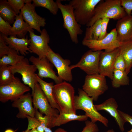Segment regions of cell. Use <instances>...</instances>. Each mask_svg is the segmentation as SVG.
<instances>
[{"mask_svg": "<svg viewBox=\"0 0 132 132\" xmlns=\"http://www.w3.org/2000/svg\"><path fill=\"white\" fill-rule=\"evenodd\" d=\"M85 126L81 132H98L99 129L97 124L91 121H85Z\"/></svg>", "mask_w": 132, "mask_h": 132, "instance_id": "cell-35", "label": "cell"}, {"mask_svg": "<svg viewBox=\"0 0 132 132\" xmlns=\"http://www.w3.org/2000/svg\"><path fill=\"white\" fill-rule=\"evenodd\" d=\"M32 1L35 7L45 8L54 15L57 14L59 9L56 2L53 0H33Z\"/></svg>", "mask_w": 132, "mask_h": 132, "instance_id": "cell-30", "label": "cell"}, {"mask_svg": "<svg viewBox=\"0 0 132 132\" xmlns=\"http://www.w3.org/2000/svg\"><path fill=\"white\" fill-rule=\"evenodd\" d=\"M78 95L75 96V106L76 110H82L85 112V115L94 123L99 121L105 126H108L109 121L96 110L93 103V99L89 97L83 90L78 89Z\"/></svg>", "mask_w": 132, "mask_h": 132, "instance_id": "cell-3", "label": "cell"}, {"mask_svg": "<svg viewBox=\"0 0 132 132\" xmlns=\"http://www.w3.org/2000/svg\"><path fill=\"white\" fill-rule=\"evenodd\" d=\"M38 83L47 98L51 107L58 110L60 112V109L58 105L56 102L54 96L53 89L54 85L53 82L48 83L39 78L36 75Z\"/></svg>", "mask_w": 132, "mask_h": 132, "instance_id": "cell-22", "label": "cell"}, {"mask_svg": "<svg viewBox=\"0 0 132 132\" xmlns=\"http://www.w3.org/2000/svg\"><path fill=\"white\" fill-rule=\"evenodd\" d=\"M3 35L5 41L8 46L15 50L19 55L25 56L29 52L32 53L28 47L30 40L27 35L26 37L20 38L12 36L9 37Z\"/></svg>", "mask_w": 132, "mask_h": 132, "instance_id": "cell-20", "label": "cell"}, {"mask_svg": "<svg viewBox=\"0 0 132 132\" xmlns=\"http://www.w3.org/2000/svg\"><path fill=\"white\" fill-rule=\"evenodd\" d=\"M9 47L7 45L2 34L0 33V57L1 58L8 53Z\"/></svg>", "mask_w": 132, "mask_h": 132, "instance_id": "cell-36", "label": "cell"}, {"mask_svg": "<svg viewBox=\"0 0 132 132\" xmlns=\"http://www.w3.org/2000/svg\"><path fill=\"white\" fill-rule=\"evenodd\" d=\"M120 52L119 47L110 52L101 51L99 63V74L112 79L114 64Z\"/></svg>", "mask_w": 132, "mask_h": 132, "instance_id": "cell-16", "label": "cell"}, {"mask_svg": "<svg viewBox=\"0 0 132 132\" xmlns=\"http://www.w3.org/2000/svg\"><path fill=\"white\" fill-rule=\"evenodd\" d=\"M9 66H0V86L8 84L15 78Z\"/></svg>", "mask_w": 132, "mask_h": 132, "instance_id": "cell-29", "label": "cell"}, {"mask_svg": "<svg viewBox=\"0 0 132 132\" xmlns=\"http://www.w3.org/2000/svg\"><path fill=\"white\" fill-rule=\"evenodd\" d=\"M30 31L34 30L24 20L21 12L16 17L15 21L13 24L9 36L20 38H24L25 37L27 32Z\"/></svg>", "mask_w": 132, "mask_h": 132, "instance_id": "cell-21", "label": "cell"}, {"mask_svg": "<svg viewBox=\"0 0 132 132\" xmlns=\"http://www.w3.org/2000/svg\"><path fill=\"white\" fill-rule=\"evenodd\" d=\"M105 132H115L113 129H110L108 130Z\"/></svg>", "mask_w": 132, "mask_h": 132, "instance_id": "cell-44", "label": "cell"}, {"mask_svg": "<svg viewBox=\"0 0 132 132\" xmlns=\"http://www.w3.org/2000/svg\"><path fill=\"white\" fill-rule=\"evenodd\" d=\"M102 0H72L69 4L73 7L77 22L86 25L92 17L95 8Z\"/></svg>", "mask_w": 132, "mask_h": 132, "instance_id": "cell-5", "label": "cell"}, {"mask_svg": "<svg viewBox=\"0 0 132 132\" xmlns=\"http://www.w3.org/2000/svg\"><path fill=\"white\" fill-rule=\"evenodd\" d=\"M4 132H15V131L11 129H8L6 130Z\"/></svg>", "mask_w": 132, "mask_h": 132, "instance_id": "cell-43", "label": "cell"}, {"mask_svg": "<svg viewBox=\"0 0 132 132\" xmlns=\"http://www.w3.org/2000/svg\"><path fill=\"white\" fill-rule=\"evenodd\" d=\"M126 15L121 0H103L95 7L93 16L86 26H90L98 20L104 18L118 20Z\"/></svg>", "mask_w": 132, "mask_h": 132, "instance_id": "cell-2", "label": "cell"}, {"mask_svg": "<svg viewBox=\"0 0 132 132\" xmlns=\"http://www.w3.org/2000/svg\"><path fill=\"white\" fill-rule=\"evenodd\" d=\"M121 115L126 121L129 122L132 126V116H131L123 111L119 110ZM127 132H132V128Z\"/></svg>", "mask_w": 132, "mask_h": 132, "instance_id": "cell-39", "label": "cell"}, {"mask_svg": "<svg viewBox=\"0 0 132 132\" xmlns=\"http://www.w3.org/2000/svg\"><path fill=\"white\" fill-rule=\"evenodd\" d=\"M62 16L63 26L66 29L71 41L75 44L78 42V36L82 34L83 31L81 25L77 22L72 6L69 4H63L60 0H56Z\"/></svg>", "mask_w": 132, "mask_h": 132, "instance_id": "cell-4", "label": "cell"}, {"mask_svg": "<svg viewBox=\"0 0 132 132\" xmlns=\"http://www.w3.org/2000/svg\"><path fill=\"white\" fill-rule=\"evenodd\" d=\"M35 7L31 2L25 4L21 10L24 20L33 29L41 33V27L45 26L46 22L44 18L38 15L36 12Z\"/></svg>", "mask_w": 132, "mask_h": 132, "instance_id": "cell-15", "label": "cell"}, {"mask_svg": "<svg viewBox=\"0 0 132 132\" xmlns=\"http://www.w3.org/2000/svg\"><path fill=\"white\" fill-rule=\"evenodd\" d=\"M82 44L93 51L104 50L107 52H111L119 48L121 43L117 39L116 28L112 29L104 38L101 40H83Z\"/></svg>", "mask_w": 132, "mask_h": 132, "instance_id": "cell-8", "label": "cell"}, {"mask_svg": "<svg viewBox=\"0 0 132 132\" xmlns=\"http://www.w3.org/2000/svg\"><path fill=\"white\" fill-rule=\"evenodd\" d=\"M30 62L36 67L38 71V76L42 79L44 78H49L53 80L56 84L62 82L63 80L57 76L53 69V65L46 56L42 58L31 56Z\"/></svg>", "mask_w": 132, "mask_h": 132, "instance_id": "cell-14", "label": "cell"}, {"mask_svg": "<svg viewBox=\"0 0 132 132\" xmlns=\"http://www.w3.org/2000/svg\"><path fill=\"white\" fill-rule=\"evenodd\" d=\"M102 19L96 21L91 26L86 28L83 40H98L101 33Z\"/></svg>", "mask_w": 132, "mask_h": 132, "instance_id": "cell-28", "label": "cell"}, {"mask_svg": "<svg viewBox=\"0 0 132 132\" xmlns=\"http://www.w3.org/2000/svg\"><path fill=\"white\" fill-rule=\"evenodd\" d=\"M114 69L125 71L126 65L124 59L120 53L115 60L113 66Z\"/></svg>", "mask_w": 132, "mask_h": 132, "instance_id": "cell-34", "label": "cell"}, {"mask_svg": "<svg viewBox=\"0 0 132 132\" xmlns=\"http://www.w3.org/2000/svg\"><path fill=\"white\" fill-rule=\"evenodd\" d=\"M110 19L108 18H103L102 19L101 33L98 40H101L105 37L108 34L107 29Z\"/></svg>", "mask_w": 132, "mask_h": 132, "instance_id": "cell-37", "label": "cell"}, {"mask_svg": "<svg viewBox=\"0 0 132 132\" xmlns=\"http://www.w3.org/2000/svg\"><path fill=\"white\" fill-rule=\"evenodd\" d=\"M30 88L22 83L19 78L15 77L10 83L0 86V101L3 103L9 100L13 102L29 91Z\"/></svg>", "mask_w": 132, "mask_h": 132, "instance_id": "cell-9", "label": "cell"}, {"mask_svg": "<svg viewBox=\"0 0 132 132\" xmlns=\"http://www.w3.org/2000/svg\"><path fill=\"white\" fill-rule=\"evenodd\" d=\"M24 58V56L20 55L15 50L9 47L7 55L0 58V66H14Z\"/></svg>", "mask_w": 132, "mask_h": 132, "instance_id": "cell-26", "label": "cell"}, {"mask_svg": "<svg viewBox=\"0 0 132 132\" xmlns=\"http://www.w3.org/2000/svg\"><path fill=\"white\" fill-rule=\"evenodd\" d=\"M101 51L91 50L85 53L77 64L70 66L71 69L78 67L88 75L99 74V66Z\"/></svg>", "mask_w": 132, "mask_h": 132, "instance_id": "cell-11", "label": "cell"}, {"mask_svg": "<svg viewBox=\"0 0 132 132\" xmlns=\"http://www.w3.org/2000/svg\"><path fill=\"white\" fill-rule=\"evenodd\" d=\"M29 32L30 38L28 47L30 50L40 58L46 57L50 47L48 45L50 38L46 30L43 29L40 35L35 34L34 31Z\"/></svg>", "mask_w": 132, "mask_h": 132, "instance_id": "cell-12", "label": "cell"}, {"mask_svg": "<svg viewBox=\"0 0 132 132\" xmlns=\"http://www.w3.org/2000/svg\"><path fill=\"white\" fill-rule=\"evenodd\" d=\"M119 48L126 63V72L128 74L132 66V41L122 43Z\"/></svg>", "mask_w": 132, "mask_h": 132, "instance_id": "cell-24", "label": "cell"}, {"mask_svg": "<svg viewBox=\"0 0 132 132\" xmlns=\"http://www.w3.org/2000/svg\"><path fill=\"white\" fill-rule=\"evenodd\" d=\"M44 132H53L50 128L47 127H45L44 129Z\"/></svg>", "mask_w": 132, "mask_h": 132, "instance_id": "cell-41", "label": "cell"}, {"mask_svg": "<svg viewBox=\"0 0 132 132\" xmlns=\"http://www.w3.org/2000/svg\"><path fill=\"white\" fill-rule=\"evenodd\" d=\"M8 1L17 15L21 12L24 4V0H8Z\"/></svg>", "mask_w": 132, "mask_h": 132, "instance_id": "cell-32", "label": "cell"}, {"mask_svg": "<svg viewBox=\"0 0 132 132\" xmlns=\"http://www.w3.org/2000/svg\"><path fill=\"white\" fill-rule=\"evenodd\" d=\"M27 118L28 121L27 130H29L33 128H36L40 132H44V127L41 122L35 117H32L27 116Z\"/></svg>", "mask_w": 132, "mask_h": 132, "instance_id": "cell-31", "label": "cell"}, {"mask_svg": "<svg viewBox=\"0 0 132 132\" xmlns=\"http://www.w3.org/2000/svg\"><path fill=\"white\" fill-rule=\"evenodd\" d=\"M117 38L121 43L132 41V15L125 16L118 20L116 24Z\"/></svg>", "mask_w": 132, "mask_h": 132, "instance_id": "cell-19", "label": "cell"}, {"mask_svg": "<svg viewBox=\"0 0 132 132\" xmlns=\"http://www.w3.org/2000/svg\"><path fill=\"white\" fill-rule=\"evenodd\" d=\"M28 132H40L36 128H33L31 130H28Z\"/></svg>", "mask_w": 132, "mask_h": 132, "instance_id": "cell-42", "label": "cell"}, {"mask_svg": "<svg viewBox=\"0 0 132 132\" xmlns=\"http://www.w3.org/2000/svg\"><path fill=\"white\" fill-rule=\"evenodd\" d=\"M17 14L6 0H0V16L10 24L14 22Z\"/></svg>", "mask_w": 132, "mask_h": 132, "instance_id": "cell-23", "label": "cell"}, {"mask_svg": "<svg viewBox=\"0 0 132 132\" xmlns=\"http://www.w3.org/2000/svg\"><path fill=\"white\" fill-rule=\"evenodd\" d=\"M88 117L85 115H77L74 114H66L59 112L58 117L55 121V126H59L73 121H86L87 120Z\"/></svg>", "mask_w": 132, "mask_h": 132, "instance_id": "cell-25", "label": "cell"}, {"mask_svg": "<svg viewBox=\"0 0 132 132\" xmlns=\"http://www.w3.org/2000/svg\"><path fill=\"white\" fill-rule=\"evenodd\" d=\"M53 92L55 99L60 111L66 114H76L75 90L71 84L66 81L56 84L54 85Z\"/></svg>", "mask_w": 132, "mask_h": 132, "instance_id": "cell-1", "label": "cell"}, {"mask_svg": "<svg viewBox=\"0 0 132 132\" xmlns=\"http://www.w3.org/2000/svg\"><path fill=\"white\" fill-rule=\"evenodd\" d=\"M32 95L34 107L39 110L41 113L52 118H55L58 117L59 111L51 106L38 83L36 84L33 93Z\"/></svg>", "mask_w": 132, "mask_h": 132, "instance_id": "cell-10", "label": "cell"}, {"mask_svg": "<svg viewBox=\"0 0 132 132\" xmlns=\"http://www.w3.org/2000/svg\"><path fill=\"white\" fill-rule=\"evenodd\" d=\"M46 57L56 68L59 77L63 80L71 82L73 76L70 65V60L63 59L58 53L55 52L50 47Z\"/></svg>", "mask_w": 132, "mask_h": 132, "instance_id": "cell-13", "label": "cell"}, {"mask_svg": "<svg viewBox=\"0 0 132 132\" xmlns=\"http://www.w3.org/2000/svg\"><path fill=\"white\" fill-rule=\"evenodd\" d=\"M121 5L124 9L126 14L131 15L132 11V0H121Z\"/></svg>", "mask_w": 132, "mask_h": 132, "instance_id": "cell-38", "label": "cell"}, {"mask_svg": "<svg viewBox=\"0 0 132 132\" xmlns=\"http://www.w3.org/2000/svg\"><path fill=\"white\" fill-rule=\"evenodd\" d=\"M32 97V94L28 92L13 102L12 106L18 110L17 118L24 119L27 116L35 117V109L33 106Z\"/></svg>", "mask_w": 132, "mask_h": 132, "instance_id": "cell-17", "label": "cell"}, {"mask_svg": "<svg viewBox=\"0 0 132 132\" xmlns=\"http://www.w3.org/2000/svg\"><path fill=\"white\" fill-rule=\"evenodd\" d=\"M125 71L114 69L111 83L114 88H119L122 86L129 84L130 79Z\"/></svg>", "mask_w": 132, "mask_h": 132, "instance_id": "cell-27", "label": "cell"}, {"mask_svg": "<svg viewBox=\"0 0 132 132\" xmlns=\"http://www.w3.org/2000/svg\"><path fill=\"white\" fill-rule=\"evenodd\" d=\"M29 61V59L24 58L16 65L9 66L14 74L18 73L21 75L24 84L28 85L32 89V95L34 92L35 85L38 83L37 74L35 73L37 69L34 65L30 64Z\"/></svg>", "mask_w": 132, "mask_h": 132, "instance_id": "cell-7", "label": "cell"}, {"mask_svg": "<svg viewBox=\"0 0 132 132\" xmlns=\"http://www.w3.org/2000/svg\"><path fill=\"white\" fill-rule=\"evenodd\" d=\"M95 106L98 111L103 110L109 113L114 118L121 131L122 132L124 131V125L126 122L120 114L118 109V104L114 98H110L102 103L95 105Z\"/></svg>", "mask_w": 132, "mask_h": 132, "instance_id": "cell-18", "label": "cell"}, {"mask_svg": "<svg viewBox=\"0 0 132 132\" xmlns=\"http://www.w3.org/2000/svg\"><path fill=\"white\" fill-rule=\"evenodd\" d=\"M22 132H28V130H25L24 131Z\"/></svg>", "mask_w": 132, "mask_h": 132, "instance_id": "cell-45", "label": "cell"}, {"mask_svg": "<svg viewBox=\"0 0 132 132\" xmlns=\"http://www.w3.org/2000/svg\"><path fill=\"white\" fill-rule=\"evenodd\" d=\"M55 132H67L64 129L59 128L56 129L55 131Z\"/></svg>", "mask_w": 132, "mask_h": 132, "instance_id": "cell-40", "label": "cell"}, {"mask_svg": "<svg viewBox=\"0 0 132 132\" xmlns=\"http://www.w3.org/2000/svg\"><path fill=\"white\" fill-rule=\"evenodd\" d=\"M105 77L99 74L87 75L85 77L82 90L94 101H97L108 89Z\"/></svg>", "mask_w": 132, "mask_h": 132, "instance_id": "cell-6", "label": "cell"}, {"mask_svg": "<svg viewBox=\"0 0 132 132\" xmlns=\"http://www.w3.org/2000/svg\"><path fill=\"white\" fill-rule=\"evenodd\" d=\"M12 27L8 22L5 21L0 16V33L8 37Z\"/></svg>", "mask_w": 132, "mask_h": 132, "instance_id": "cell-33", "label": "cell"}]
</instances>
